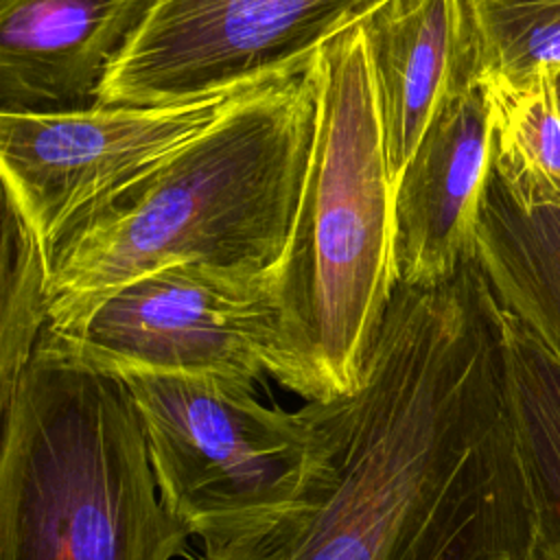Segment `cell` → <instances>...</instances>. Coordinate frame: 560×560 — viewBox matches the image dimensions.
<instances>
[{
    "label": "cell",
    "mask_w": 560,
    "mask_h": 560,
    "mask_svg": "<svg viewBox=\"0 0 560 560\" xmlns=\"http://www.w3.org/2000/svg\"><path fill=\"white\" fill-rule=\"evenodd\" d=\"M322 413L311 508L206 560H536L503 311L477 258L440 284H396L361 385Z\"/></svg>",
    "instance_id": "6da1fadb"
},
{
    "label": "cell",
    "mask_w": 560,
    "mask_h": 560,
    "mask_svg": "<svg viewBox=\"0 0 560 560\" xmlns=\"http://www.w3.org/2000/svg\"><path fill=\"white\" fill-rule=\"evenodd\" d=\"M315 120L313 61L236 92L203 131L57 234L46 254L48 319L173 265L273 269L291 236Z\"/></svg>",
    "instance_id": "7a4b0ae2"
},
{
    "label": "cell",
    "mask_w": 560,
    "mask_h": 560,
    "mask_svg": "<svg viewBox=\"0 0 560 560\" xmlns=\"http://www.w3.org/2000/svg\"><path fill=\"white\" fill-rule=\"evenodd\" d=\"M317 120L287 249L267 372L302 398L352 394L396 291L394 179L359 24L313 59Z\"/></svg>",
    "instance_id": "3957f363"
},
{
    "label": "cell",
    "mask_w": 560,
    "mask_h": 560,
    "mask_svg": "<svg viewBox=\"0 0 560 560\" xmlns=\"http://www.w3.org/2000/svg\"><path fill=\"white\" fill-rule=\"evenodd\" d=\"M190 534L125 381L33 357L2 409L0 560H173Z\"/></svg>",
    "instance_id": "277c9868"
},
{
    "label": "cell",
    "mask_w": 560,
    "mask_h": 560,
    "mask_svg": "<svg viewBox=\"0 0 560 560\" xmlns=\"http://www.w3.org/2000/svg\"><path fill=\"white\" fill-rule=\"evenodd\" d=\"M129 387L164 505L219 558L311 508L328 468L322 402L289 413L249 381L133 374Z\"/></svg>",
    "instance_id": "5b68a950"
},
{
    "label": "cell",
    "mask_w": 560,
    "mask_h": 560,
    "mask_svg": "<svg viewBox=\"0 0 560 560\" xmlns=\"http://www.w3.org/2000/svg\"><path fill=\"white\" fill-rule=\"evenodd\" d=\"M276 267L186 262L149 271L48 319L33 357L118 378L254 383L267 372L276 339Z\"/></svg>",
    "instance_id": "8992f818"
},
{
    "label": "cell",
    "mask_w": 560,
    "mask_h": 560,
    "mask_svg": "<svg viewBox=\"0 0 560 560\" xmlns=\"http://www.w3.org/2000/svg\"><path fill=\"white\" fill-rule=\"evenodd\" d=\"M387 0H155L94 103H182L306 68Z\"/></svg>",
    "instance_id": "52a82bcc"
},
{
    "label": "cell",
    "mask_w": 560,
    "mask_h": 560,
    "mask_svg": "<svg viewBox=\"0 0 560 560\" xmlns=\"http://www.w3.org/2000/svg\"><path fill=\"white\" fill-rule=\"evenodd\" d=\"M234 94L182 103L0 112L4 199L20 210L48 254L79 212L203 131Z\"/></svg>",
    "instance_id": "ba28073f"
},
{
    "label": "cell",
    "mask_w": 560,
    "mask_h": 560,
    "mask_svg": "<svg viewBox=\"0 0 560 560\" xmlns=\"http://www.w3.org/2000/svg\"><path fill=\"white\" fill-rule=\"evenodd\" d=\"M490 168V107L477 81L444 101L394 184L398 284H440L475 258Z\"/></svg>",
    "instance_id": "9c48e42d"
},
{
    "label": "cell",
    "mask_w": 560,
    "mask_h": 560,
    "mask_svg": "<svg viewBox=\"0 0 560 560\" xmlns=\"http://www.w3.org/2000/svg\"><path fill=\"white\" fill-rule=\"evenodd\" d=\"M153 2L0 0V112L94 103Z\"/></svg>",
    "instance_id": "30bf717a"
},
{
    "label": "cell",
    "mask_w": 560,
    "mask_h": 560,
    "mask_svg": "<svg viewBox=\"0 0 560 560\" xmlns=\"http://www.w3.org/2000/svg\"><path fill=\"white\" fill-rule=\"evenodd\" d=\"M396 184L444 101L479 81L464 0H387L359 22Z\"/></svg>",
    "instance_id": "8fae6325"
},
{
    "label": "cell",
    "mask_w": 560,
    "mask_h": 560,
    "mask_svg": "<svg viewBox=\"0 0 560 560\" xmlns=\"http://www.w3.org/2000/svg\"><path fill=\"white\" fill-rule=\"evenodd\" d=\"M475 258L501 308L560 359V206H523L490 168Z\"/></svg>",
    "instance_id": "7c38bea8"
},
{
    "label": "cell",
    "mask_w": 560,
    "mask_h": 560,
    "mask_svg": "<svg viewBox=\"0 0 560 560\" xmlns=\"http://www.w3.org/2000/svg\"><path fill=\"white\" fill-rule=\"evenodd\" d=\"M503 335L510 413L534 508L536 560H560V359L508 311Z\"/></svg>",
    "instance_id": "4fadbf2b"
},
{
    "label": "cell",
    "mask_w": 560,
    "mask_h": 560,
    "mask_svg": "<svg viewBox=\"0 0 560 560\" xmlns=\"http://www.w3.org/2000/svg\"><path fill=\"white\" fill-rule=\"evenodd\" d=\"M490 107L492 171L523 206H560V103L556 74L540 68L481 81Z\"/></svg>",
    "instance_id": "5bb4252c"
},
{
    "label": "cell",
    "mask_w": 560,
    "mask_h": 560,
    "mask_svg": "<svg viewBox=\"0 0 560 560\" xmlns=\"http://www.w3.org/2000/svg\"><path fill=\"white\" fill-rule=\"evenodd\" d=\"M0 262V411L33 361L48 324L46 249L20 210L4 199Z\"/></svg>",
    "instance_id": "9a60e30c"
},
{
    "label": "cell",
    "mask_w": 560,
    "mask_h": 560,
    "mask_svg": "<svg viewBox=\"0 0 560 560\" xmlns=\"http://www.w3.org/2000/svg\"><path fill=\"white\" fill-rule=\"evenodd\" d=\"M464 9L479 81L560 68V0H464Z\"/></svg>",
    "instance_id": "2e32d148"
},
{
    "label": "cell",
    "mask_w": 560,
    "mask_h": 560,
    "mask_svg": "<svg viewBox=\"0 0 560 560\" xmlns=\"http://www.w3.org/2000/svg\"><path fill=\"white\" fill-rule=\"evenodd\" d=\"M553 74H556V92H558V103H560V68L553 70Z\"/></svg>",
    "instance_id": "e0dca14e"
}]
</instances>
